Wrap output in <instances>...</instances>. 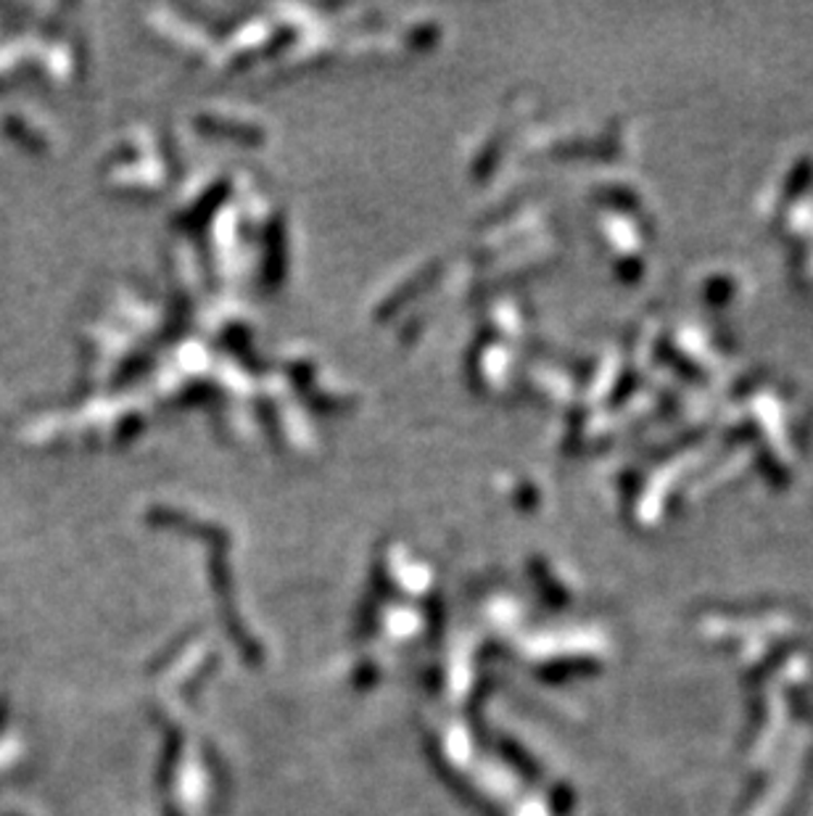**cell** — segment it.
<instances>
[]
</instances>
